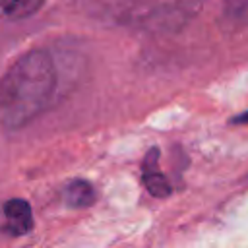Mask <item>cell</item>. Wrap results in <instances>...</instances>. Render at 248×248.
I'll use <instances>...</instances> for the list:
<instances>
[{"mask_svg": "<svg viewBox=\"0 0 248 248\" xmlns=\"http://www.w3.org/2000/svg\"><path fill=\"white\" fill-rule=\"evenodd\" d=\"M56 85L52 58L45 50H31L17 58L0 81V118L17 130L35 120L50 103Z\"/></svg>", "mask_w": 248, "mask_h": 248, "instance_id": "6da1fadb", "label": "cell"}, {"mask_svg": "<svg viewBox=\"0 0 248 248\" xmlns=\"http://www.w3.org/2000/svg\"><path fill=\"white\" fill-rule=\"evenodd\" d=\"M4 217H6V231L10 234H27L33 229V211L31 205L21 200L14 198L4 203Z\"/></svg>", "mask_w": 248, "mask_h": 248, "instance_id": "7a4b0ae2", "label": "cell"}, {"mask_svg": "<svg viewBox=\"0 0 248 248\" xmlns=\"http://www.w3.org/2000/svg\"><path fill=\"white\" fill-rule=\"evenodd\" d=\"M157 159H159V151L151 149L145 155L143 161V184L147 188V192L155 198H167L170 194V184L167 180V176L163 172H159L157 167Z\"/></svg>", "mask_w": 248, "mask_h": 248, "instance_id": "3957f363", "label": "cell"}, {"mask_svg": "<svg viewBox=\"0 0 248 248\" xmlns=\"http://www.w3.org/2000/svg\"><path fill=\"white\" fill-rule=\"evenodd\" d=\"M64 202L70 207H87L95 202V190L85 180H72L64 188Z\"/></svg>", "mask_w": 248, "mask_h": 248, "instance_id": "277c9868", "label": "cell"}, {"mask_svg": "<svg viewBox=\"0 0 248 248\" xmlns=\"http://www.w3.org/2000/svg\"><path fill=\"white\" fill-rule=\"evenodd\" d=\"M45 0H0V12L8 19H23L39 12Z\"/></svg>", "mask_w": 248, "mask_h": 248, "instance_id": "5b68a950", "label": "cell"}, {"mask_svg": "<svg viewBox=\"0 0 248 248\" xmlns=\"http://www.w3.org/2000/svg\"><path fill=\"white\" fill-rule=\"evenodd\" d=\"M234 122H248V112H246V114L236 116V118H234Z\"/></svg>", "mask_w": 248, "mask_h": 248, "instance_id": "8992f818", "label": "cell"}]
</instances>
